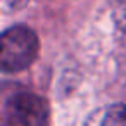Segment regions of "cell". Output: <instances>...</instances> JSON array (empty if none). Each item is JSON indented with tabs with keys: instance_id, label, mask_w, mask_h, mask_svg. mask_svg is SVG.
I'll return each instance as SVG.
<instances>
[{
	"instance_id": "obj_4",
	"label": "cell",
	"mask_w": 126,
	"mask_h": 126,
	"mask_svg": "<svg viewBox=\"0 0 126 126\" xmlns=\"http://www.w3.org/2000/svg\"><path fill=\"white\" fill-rule=\"evenodd\" d=\"M114 16H116V21H117L119 28L126 33V0H116Z\"/></svg>"
},
{
	"instance_id": "obj_5",
	"label": "cell",
	"mask_w": 126,
	"mask_h": 126,
	"mask_svg": "<svg viewBox=\"0 0 126 126\" xmlns=\"http://www.w3.org/2000/svg\"><path fill=\"white\" fill-rule=\"evenodd\" d=\"M9 2H11L12 5H19V4H23V2H26V0H9Z\"/></svg>"
},
{
	"instance_id": "obj_1",
	"label": "cell",
	"mask_w": 126,
	"mask_h": 126,
	"mask_svg": "<svg viewBox=\"0 0 126 126\" xmlns=\"http://www.w3.org/2000/svg\"><path fill=\"white\" fill-rule=\"evenodd\" d=\"M38 54V38L26 26H12L2 35V71L16 73L30 67Z\"/></svg>"
},
{
	"instance_id": "obj_2",
	"label": "cell",
	"mask_w": 126,
	"mask_h": 126,
	"mask_svg": "<svg viewBox=\"0 0 126 126\" xmlns=\"http://www.w3.org/2000/svg\"><path fill=\"white\" fill-rule=\"evenodd\" d=\"M48 104L36 93L17 92L4 107V126H45Z\"/></svg>"
},
{
	"instance_id": "obj_3",
	"label": "cell",
	"mask_w": 126,
	"mask_h": 126,
	"mask_svg": "<svg viewBox=\"0 0 126 126\" xmlns=\"http://www.w3.org/2000/svg\"><path fill=\"white\" fill-rule=\"evenodd\" d=\"M100 126H126V105L116 104L109 107Z\"/></svg>"
}]
</instances>
